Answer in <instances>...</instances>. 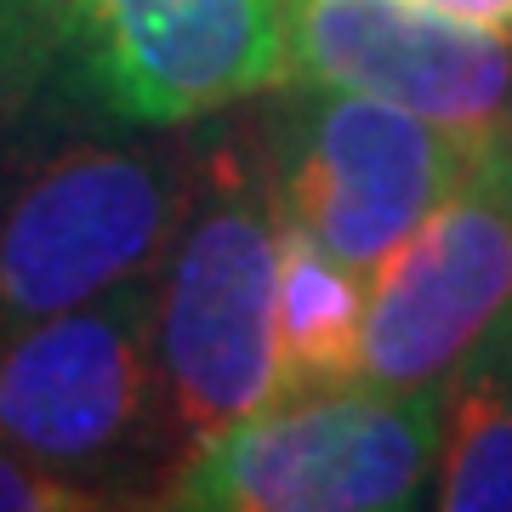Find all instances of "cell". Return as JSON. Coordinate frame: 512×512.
Returning <instances> with one entry per match:
<instances>
[{"instance_id": "obj_1", "label": "cell", "mask_w": 512, "mask_h": 512, "mask_svg": "<svg viewBox=\"0 0 512 512\" xmlns=\"http://www.w3.org/2000/svg\"><path fill=\"white\" fill-rule=\"evenodd\" d=\"M439 467V387H302L194 439L171 507L194 512H387Z\"/></svg>"}, {"instance_id": "obj_2", "label": "cell", "mask_w": 512, "mask_h": 512, "mask_svg": "<svg viewBox=\"0 0 512 512\" xmlns=\"http://www.w3.org/2000/svg\"><path fill=\"white\" fill-rule=\"evenodd\" d=\"M279 228L245 177H222L171 251L154 359L188 439H205L285 393L279 348Z\"/></svg>"}, {"instance_id": "obj_3", "label": "cell", "mask_w": 512, "mask_h": 512, "mask_svg": "<svg viewBox=\"0 0 512 512\" xmlns=\"http://www.w3.org/2000/svg\"><path fill=\"white\" fill-rule=\"evenodd\" d=\"M103 109L177 126L291 80L296 0H23Z\"/></svg>"}, {"instance_id": "obj_4", "label": "cell", "mask_w": 512, "mask_h": 512, "mask_svg": "<svg viewBox=\"0 0 512 512\" xmlns=\"http://www.w3.org/2000/svg\"><path fill=\"white\" fill-rule=\"evenodd\" d=\"M484 143L490 131L439 126L382 97L319 86L296 114L285 217L376 279L461 188Z\"/></svg>"}, {"instance_id": "obj_5", "label": "cell", "mask_w": 512, "mask_h": 512, "mask_svg": "<svg viewBox=\"0 0 512 512\" xmlns=\"http://www.w3.org/2000/svg\"><path fill=\"white\" fill-rule=\"evenodd\" d=\"M512 325V143L478 148L461 188L370 285L359 382L439 387Z\"/></svg>"}, {"instance_id": "obj_6", "label": "cell", "mask_w": 512, "mask_h": 512, "mask_svg": "<svg viewBox=\"0 0 512 512\" xmlns=\"http://www.w3.org/2000/svg\"><path fill=\"white\" fill-rule=\"evenodd\" d=\"M177 194L131 148H69L0 217V330L35 325L137 279L171 234Z\"/></svg>"}, {"instance_id": "obj_7", "label": "cell", "mask_w": 512, "mask_h": 512, "mask_svg": "<svg viewBox=\"0 0 512 512\" xmlns=\"http://www.w3.org/2000/svg\"><path fill=\"white\" fill-rule=\"evenodd\" d=\"M154 302L137 279L18 325L0 348V439L74 478L131 439L148 404Z\"/></svg>"}, {"instance_id": "obj_8", "label": "cell", "mask_w": 512, "mask_h": 512, "mask_svg": "<svg viewBox=\"0 0 512 512\" xmlns=\"http://www.w3.org/2000/svg\"><path fill=\"white\" fill-rule=\"evenodd\" d=\"M291 74L382 97L439 126L495 131L512 97V40L421 0H296Z\"/></svg>"}, {"instance_id": "obj_9", "label": "cell", "mask_w": 512, "mask_h": 512, "mask_svg": "<svg viewBox=\"0 0 512 512\" xmlns=\"http://www.w3.org/2000/svg\"><path fill=\"white\" fill-rule=\"evenodd\" d=\"M370 279L319 245L302 222L279 228V348H285V393L359 382L365 359Z\"/></svg>"}, {"instance_id": "obj_10", "label": "cell", "mask_w": 512, "mask_h": 512, "mask_svg": "<svg viewBox=\"0 0 512 512\" xmlns=\"http://www.w3.org/2000/svg\"><path fill=\"white\" fill-rule=\"evenodd\" d=\"M439 507L512 512V325L456 370L439 421Z\"/></svg>"}, {"instance_id": "obj_11", "label": "cell", "mask_w": 512, "mask_h": 512, "mask_svg": "<svg viewBox=\"0 0 512 512\" xmlns=\"http://www.w3.org/2000/svg\"><path fill=\"white\" fill-rule=\"evenodd\" d=\"M92 507V495H80V484L52 473L46 461L23 456L18 444L0 439V512H74Z\"/></svg>"}, {"instance_id": "obj_12", "label": "cell", "mask_w": 512, "mask_h": 512, "mask_svg": "<svg viewBox=\"0 0 512 512\" xmlns=\"http://www.w3.org/2000/svg\"><path fill=\"white\" fill-rule=\"evenodd\" d=\"M35 46L40 40V23L23 0H0V126L12 120L23 86H29V69H35Z\"/></svg>"}, {"instance_id": "obj_13", "label": "cell", "mask_w": 512, "mask_h": 512, "mask_svg": "<svg viewBox=\"0 0 512 512\" xmlns=\"http://www.w3.org/2000/svg\"><path fill=\"white\" fill-rule=\"evenodd\" d=\"M421 6H433L444 18L473 23V29H501V35H512V0H421Z\"/></svg>"}]
</instances>
